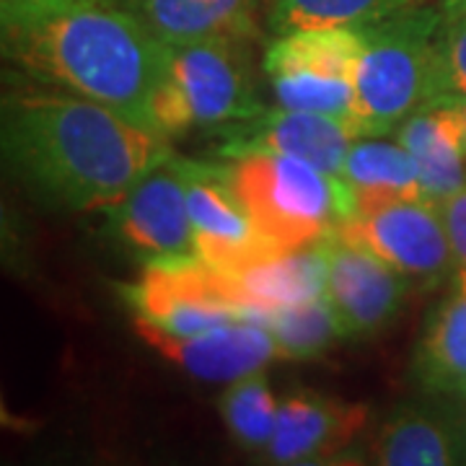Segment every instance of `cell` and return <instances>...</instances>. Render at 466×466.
<instances>
[{"mask_svg":"<svg viewBox=\"0 0 466 466\" xmlns=\"http://www.w3.org/2000/svg\"><path fill=\"white\" fill-rule=\"evenodd\" d=\"M168 47L112 0H3V57L45 86L112 106L156 133ZM161 135V133H158Z\"/></svg>","mask_w":466,"mask_h":466,"instance_id":"obj_1","label":"cell"},{"mask_svg":"<svg viewBox=\"0 0 466 466\" xmlns=\"http://www.w3.org/2000/svg\"><path fill=\"white\" fill-rule=\"evenodd\" d=\"M3 153L34 192L67 210H109L174 156L164 135L66 91L8 101Z\"/></svg>","mask_w":466,"mask_h":466,"instance_id":"obj_2","label":"cell"},{"mask_svg":"<svg viewBox=\"0 0 466 466\" xmlns=\"http://www.w3.org/2000/svg\"><path fill=\"white\" fill-rule=\"evenodd\" d=\"M358 29L363 36L355 78L360 137L389 133L428 101L446 96L438 50L441 5H415Z\"/></svg>","mask_w":466,"mask_h":466,"instance_id":"obj_3","label":"cell"},{"mask_svg":"<svg viewBox=\"0 0 466 466\" xmlns=\"http://www.w3.org/2000/svg\"><path fill=\"white\" fill-rule=\"evenodd\" d=\"M228 179L254 228L285 251L337 231L352 213L348 187L337 174L288 153H238L228 164Z\"/></svg>","mask_w":466,"mask_h":466,"instance_id":"obj_4","label":"cell"},{"mask_svg":"<svg viewBox=\"0 0 466 466\" xmlns=\"http://www.w3.org/2000/svg\"><path fill=\"white\" fill-rule=\"evenodd\" d=\"M247 39H208L168 50V81L153 101V127L177 137L259 115Z\"/></svg>","mask_w":466,"mask_h":466,"instance_id":"obj_5","label":"cell"},{"mask_svg":"<svg viewBox=\"0 0 466 466\" xmlns=\"http://www.w3.org/2000/svg\"><path fill=\"white\" fill-rule=\"evenodd\" d=\"M122 296L133 306L135 321L177 337L254 319L236 272L208 265L198 254L153 257Z\"/></svg>","mask_w":466,"mask_h":466,"instance_id":"obj_6","label":"cell"},{"mask_svg":"<svg viewBox=\"0 0 466 466\" xmlns=\"http://www.w3.org/2000/svg\"><path fill=\"white\" fill-rule=\"evenodd\" d=\"M334 233L420 283H443L451 272L456 275L446 223L435 200L389 202L358 210Z\"/></svg>","mask_w":466,"mask_h":466,"instance_id":"obj_7","label":"cell"},{"mask_svg":"<svg viewBox=\"0 0 466 466\" xmlns=\"http://www.w3.org/2000/svg\"><path fill=\"white\" fill-rule=\"evenodd\" d=\"M179 161L187 179V208L195 231V251L200 259L226 272H244L285 254V249L254 228L233 192L228 167H208L184 158Z\"/></svg>","mask_w":466,"mask_h":466,"instance_id":"obj_8","label":"cell"},{"mask_svg":"<svg viewBox=\"0 0 466 466\" xmlns=\"http://www.w3.org/2000/svg\"><path fill=\"white\" fill-rule=\"evenodd\" d=\"M404 296L407 275L334 233L324 299L332 306L342 337L381 332L401 311Z\"/></svg>","mask_w":466,"mask_h":466,"instance_id":"obj_9","label":"cell"},{"mask_svg":"<svg viewBox=\"0 0 466 466\" xmlns=\"http://www.w3.org/2000/svg\"><path fill=\"white\" fill-rule=\"evenodd\" d=\"M109 223L125 244L153 257L198 254L182 161L171 156L150 171L125 200L109 208Z\"/></svg>","mask_w":466,"mask_h":466,"instance_id":"obj_10","label":"cell"},{"mask_svg":"<svg viewBox=\"0 0 466 466\" xmlns=\"http://www.w3.org/2000/svg\"><path fill=\"white\" fill-rule=\"evenodd\" d=\"M140 337L158 350L171 363L184 368L189 376L205 381H236L249 373L265 370L272 358L280 355L272 334L254 319L231 321L200 334H167L143 321H135Z\"/></svg>","mask_w":466,"mask_h":466,"instance_id":"obj_11","label":"cell"},{"mask_svg":"<svg viewBox=\"0 0 466 466\" xmlns=\"http://www.w3.org/2000/svg\"><path fill=\"white\" fill-rule=\"evenodd\" d=\"M352 143L355 135L334 116L278 106L226 125L223 153L233 158L247 150H275L303 158L321 171L339 177Z\"/></svg>","mask_w":466,"mask_h":466,"instance_id":"obj_12","label":"cell"},{"mask_svg":"<svg viewBox=\"0 0 466 466\" xmlns=\"http://www.w3.org/2000/svg\"><path fill=\"white\" fill-rule=\"evenodd\" d=\"M368 407L350 401L296 391L280 401L278 425L267 446V456L275 464H314L339 456L363 433Z\"/></svg>","mask_w":466,"mask_h":466,"instance_id":"obj_13","label":"cell"},{"mask_svg":"<svg viewBox=\"0 0 466 466\" xmlns=\"http://www.w3.org/2000/svg\"><path fill=\"white\" fill-rule=\"evenodd\" d=\"M400 146L415 158L425 195L443 202L466 187L464 112L459 94L420 106L397 130Z\"/></svg>","mask_w":466,"mask_h":466,"instance_id":"obj_14","label":"cell"},{"mask_svg":"<svg viewBox=\"0 0 466 466\" xmlns=\"http://www.w3.org/2000/svg\"><path fill=\"white\" fill-rule=\"evenodd\" d=\"M272 0H130L127 11L146 21L168 47L208 39H257L259 14Z\"/></svg>","mask_w":466,"mask_h":466,"instance_id":"obj_15","label":"cell"},{"mask_svg":"<svg viewBox=\"0 0 466 466\" xmlns=\"http://www.w3.org/2000/svg\"><path fill=\"white\" fill-rule=\"evenodd\" d=\"M332 236L334 231L306 247L285 251L265 265L236 272L238 288L254 311V317L259 311L299 306L306 300L321 299L327 293Z\"/></svg>","mask_w":466,"mask_h":466,"instance_id":"obj_16","label":"cell"},{"mask_svg":"<svg viewBox=\"0 0 466 466\" xmlns=\"http://www.w3.org/2000/svg\"><path fill=\"white\" fill-rule=\"evenodd\" d=\"M339 179L352 200V213L389 202L431 200L420 182L415 158L400 143L360 140L352 143ZM350 213V216H352Z\"/></svg>","mask_w":466,"mask_h":466,"instance_id":"obj_17","label":"cell"},{"mask_svg":"<svg viewBox=\"0 0 466 466\" xmlns=\"http://www.w3.org/2000/svg\"><path fill=\"white\" fill-rule=\"evenodd\" d=\"M363 36L358 26H324L278 34L265 52L267 76L314 73L329 78H358Z\"/></svg>","mask_w":466,"mask_h":466,"instance_id":"obj_18","label":"cell"},{"mask_svg":"<svg viewBox=\"0 0 466 466\" xmlns=\"http://www.w3.org/2000/svg\"><path fill=\"white\" fill-rule=\"evenodd\" d=\"M415 373L422 386L466 397V278H456L417 345Z\"/></svg>","mask_w":466,"mask_h":466,"instance_id":"obj_19","label":"cell"},{"mask_svg":"<svg viewBox=\"0 0 466 466\" xmlns=\"http://www.w3.org/2000/svg\"><path fill=\"white\" fill-rule=\"evenodd\" d=\"M461 453V435L449 420L417 407L400 410L373 438L376 464L383 466H446Z\"/></svg>","mask_w":466,"mask_h":466,"instance_id":"obj_20","label":"cell"},{"mask_svg":"<svg viewBox=\"0 0 466 466\" xmlns=\"http://www.w3.org/2000/svg\"><path fill=\"white\" fill-rule=\"evenodd\" d=\"M425 3L428 0H272L267 29L278 36L299 29L363 26Z\"/></svg>","mask_w":466,"mask_h":466,"instance_id":"obj_21","label":"cell"},{"mask_svg":"<svg viewBox=\"0 0 466 466\" xmlns=\"http://www.w3.org/2000/svg\"><path fill=\"white\" fill-rule=\"evenodd\" d=\"M254 321H259L272 334L275 345L280 350V358H293V360L317 358L337 337H342L332 306L324 296L299 306L259 311Z\"/></svg>","mask_w":466,"mask_h":466,"instance_id":"obj_22","label":"cell"},{"mask_svg":"<svg viewBox=\"0 0 466 466\" xmlns=\"http://www.w3.org/2000/svg\"><path fill=\"white\" fill-rule=\"evenodd\" d=\"M218 407L226 428L244 449L262 451L269 446L280 404L275 401V394L262 370L231 381Z\"/></svg>","mask_w":466,"mask_h":466,"instance_id":"obj_23","label":"cell"},{"mask_svg":"<svg viewBox=\"0 0 466 466\" xmlns=\"http://www.w3.org/2000/svg\"><path fill=\"white\" fill-rule=\"evenodd\" d=\"M272 94L278 106L299 109V112H317L345 122L355 140L358 133V91L352 81L314 76V73H288V76H269Z\"/></svg>","mask_w":466,"mask_h":466,"instance_id":"obj_24","label":"cell"},{"mask_svg":"<svg viewBox=\"0 0 466 466\" xmlns=\"http://www.w3.org/2000/svg\"><path fill=\"white\" fill-rule=\"evenodd\" d=\"M441 5V3H438ZM438 50H441V73L446 94L466 96V14L449 5H441V29H438Z\"/></svg>","mask_w":466,"mask_h":466,"instance_id":"obj_25","label":"cell"},{"mask_svg":"<svg viewBox=\"0 0 466 466\" xmlns=\"http://www.w3.org/2000/svg\"><path fill=\"white\" fill-rule=\"evenodd\" d=\"M438 205H441V216L449 233L456 278H466V187Z\"/></svg>","mask_w":466,"mask_h":466,"instance_id":"obj_26","label":"cell"},{"mask_svg":"<svg viewBox=\"0 0 466 466\" xmlns=\"http://www.w3.org/2000/svg\"><path fill=\"white\" fill-rule=\"evenodd\" d=\"M441 5H449V8H456V11L466 14V0H441Z\"/></svg>","mask_w":466,"mask_h":466,"instance_id":"obj_27","label":"cell"},{"mask_svg":"<svg viewBox=\"0 0 466 466\" xmlns=\"http://www.w3.org/2000/svg\"><path fill=\"white\" fill-rule=\"evenodd\" d=\"M459 99H461V112H464V140H466V96L459 94Z\"/></svg>","mask_w":466,"mask_h":466,"instance_id":"obj_28","label":"cell"},{"mask_svg":"<svg viewBox=\"0 0 466 466\" xmlns=\"http://www.w3.org/2000/svg\"><path fill=\"white\" fill-rule=\"evenodd\" d=\"M112 3H116V5H122V8H127V3H130V0H112Z\"/></svg>","mask_w":466,"mask_h":466,"instance_id":"obj_29","label":"cell"}]
</instances>
